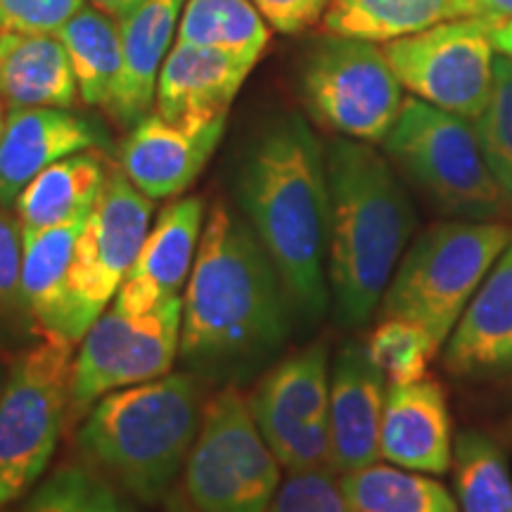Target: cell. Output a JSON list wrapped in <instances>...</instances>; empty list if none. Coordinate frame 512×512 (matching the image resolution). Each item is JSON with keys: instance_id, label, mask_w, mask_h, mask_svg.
Instances as JSON below:
<instances>
[{"instance_id": "1", "label": "cell", "mask_w": 512, "mask_h": 512, "mask_svg": "<svg viewBox=\"0 0 512 512\" xmlns=\"http://www.w3.org/2000/svg\"><path fill=\"white\" fill-rule=\"evenodd\" d=\"M290 309L254 230L214 202L183 297L181 361L207 382L247 380L283 349Z\"/></svg>"}, {"instance_id": "2", "label": "cell", "mask_w": 512, "mask_h": 512, "mask_svg": "<svg viewBox=\"0 0 512 512\" xmlns=\"http://www.w3.org/2000/svg\"><path fill=\"white\" fill-rule=\"evenodd\" d=\"M235 197L292 306L316 323L330 304V195L325 152L302 114H278L249 140L235 174Z\"/></svg>"}, {"instance_id": "3", "label": "cell", "mask_w": 512, "mask_h": 512, "mask_svg": "<svg viewBox=\"0 0 512 512\" xmlns=\"http://www.w3.org/2000/svg\"><path fill=\"white\" fill-rule=\"evenodd\" d=\"M328 171V283L344 328H361L380 306L415 230V211L387 157L370 143L332 140Z\"/></svg>"}, {"instance_id": "4", "label": "cell", "mask_w": 512, "mask_h": 512, "mask_svg": "<svg viewBox=\"0 0 512 512\" xmlns=\"http://www.w3.org/2000/svg\"><path fill=\"white\" fill-rule=\"evenodd\" d=\"M204 389L207 380L185 370L107 394L76 437L81 463L124 496L164 501L200 432Z\"/></svg>"}, {"instance_id": "5", "label": "cell", "mask_w": 512, "mask_h": 512, "mask_svg": "<svg viewBox=\"0 0 512 512\" xmlns=\"http://www.w3.org/2000/svg\"><path fill=\"white\" fill-rule=\"evenodd\" d=\"M510 242L505 221L434 223L403 254L382 297V318L411 320L441 349Z\"/></svg>"}, {"instance_id": "6", "label": "cell", "mask_w": 512, "mask_h": 512, "mask_svg": "<svg viewBox=\"0 0 512 512\" xmlns=\"http://www.w3.org/2000/svg\"><path fill=\"white\" fill-rule=\"evenodd\" d=\"M382 145L389 162L441 214L460 221L512 216V204L486 164L470 119L408 98Z\"/></svg>"}, {"instance_id": "7", "label": "cell", "mask_w": 512, "mask_h": 512, "mask_svg": "<svg viewBox=\"0 0 512 512\" xmlns=\"http://www.w3.org/2000/svg\"><path fill=\"white\" fill-rule=\"evenodd\" d=\"M74 344L43 339L12 361L0 394V505L22 498L41 479L69 420Z\"/></svg>"}, {"instance_id": "8", "label": "cell", "mask_w": 512, "mask_h": 512, "mask_svg": "<svg viewBox=\"0 0 512 512\" xmlns=\"http://www.w3.org/2000/svg\"><path fill=\"white\" fill-rule=\"evenodd\" d=\"M185 501L202 512H268L280 463L256 427L249 399L226 384L204 403L185 460Z\"/></svg>"}, {"instance_id": "9", "label": "cell", "mask_w": 512, "mask_h": 512, "mask_svg": "<svg viewBox=\"0 0 512 512\" xmlns=\"http://www.w3.org/2000/svg\"><path fill=\"white\" fill-rule=\"evenodd\" d=\"M403 86L382 48L361 38H320L302 67V98L320 126L339 136L382 143L403 105Z\"/></svg>"}, {"instance_id": "10", "label": "cell", "mask_w": 512, "mask_h": 512, "mask_svg": "<svg viewBox=\"0 0 512 512\" xmlns=\"http://www.w3.org/2000/svg\"><path fill=\"white\" fill-rule=\"evenodd\" d=\"M183 297H169L145 311L114 304L91 325L74 358L69 418L79 420L100 396L169 375L181 351Z\"/></svg>"}, {"instance_id": "11", "label": "cell", "mask_w": 512, "mask_h": 512, "mask_svg": "<svg viewBox=\"0 0 512 512\" xmlns=\"http://www.w3.org/2000/svg\"><path fill=\"white\" fill-rule=\"evenodd\" d=\"M491 27L477 17L451 19L382 46L389 67L415 98L465 119H479L494 88Z\"/></svg>"}, {"instance_id": "12", "label": "cell", "mask_w": 512, "mask_h": 512, "mask_svg": "<svg viewBox=\"0 0 512 512\" xmlns=\"http://www.w3.org/2000/svg\"><path fill=\"white\" fill-rule=\"evenodd\" d=\"M249 408L261 437L285 470L306 472L332 467L330 373L325 344L297 351L268 370L249 394Z\"/></svg>"}, {"instance_id": "13", "label": "cell", "mask_w": 512, "mask_h": 512, "mask_svg": "<svg viewBox=\"0 0 512 512\" xmlns=\"http://www.w3.org/2000/svg\"><path fill=\"white\" fill-rule=\"evenodd\" d=\"M152 200L140 192L121 166L107 169L98 202L83 226L72 261V290L86 316L98 320L107 302L136 264L150 233Z\"/></svg>"}, {"instance_id": "14", "label": "cell", "mask_w": 512, "mask_h": 512, "mask_svg": "<svg viewBox=\"0 0 512 512\" xmlns=\"http://www.w3.org/2000/svg\"><path fill=\"white\" fill-rule=\"evenodd\" d=\"M110 147L100 121L64 107L10 110L0 133V207L15 209L17 197L50 164L88 150Z\"/></svg>"}, {"instance_id": "15", "label": "cell", "mask_w": 512, "mask_h": 512, "mask_svg": "<svg viewBox=\"0 0 512 512\" xmlns=\"http://www.w3.org/2000/svg\"><path fill=\"white\" fill-rule=\"evenodd\" d=\"M387 377L366 344L347 342L330 373L332 467L339 475L380 460V427Z\"/></svg>"}, {"instance_id": "16", "label": "cell", "mask_w": 512, "mask_h": 512, "mask_svg": "<svg viewBox=\"0 0 512 512\" xmlns=\"http://www.w3.org/2000/svg\"><path fill=\"white\" fill-rule=\"evenodd\" d=\"M226 131V119L202 128H183L147 114L121 145V169L150 200L181 195L209 164Z\"/></svg>"}, {"instance_id": "17", "label": "cell", "mask_w": 512, "mask_h": 512, "mask_svg": "<svg viewBox=\"0 0 512 512\" xmlns=\"http://www.w3.org/2000/svg\"><path fill=\"white\" fill-rule=\"evenodd\" d=\"M252 69L254 62L240 55L176 41L159 74L157 114L183 128L226 119L230 102Z\"/></svg>"}, {"instance_id": "18", "label": "cell", "mask_w": 512, "mask_h": 512, "mask_svg": "<svg viewBox=\"0 0 512 512\" xmlns=\"http://www.w3.org/2000/svg\"><path fill=\"white\" fill-rule=\"evenodd\" d=\"M380 458L425 475H446L453 463L451 413L437 380L389 384L380 427Z\"/></svg>"}, {"instance_id": "19", "label": "cell", "mask_w": 512, "mask_h": 512, "mask_svg": "<svg viewBox=\"0 0 512 512\" xmlns=\"http://www.w3.org/2000/svg\"><path fill=\"white\" fill-rule=\"evenodd\" d=\"M444 366L465 380L512 375V242L448 337Z\"/></svg>"}, {"instance_id": "20", "label": "cell", "mask_w": 512, "mask_h": 512, "mask_svg": "<svg viewBox=\"0 0 512 512\" xmlns=\"http://www.w3.org/2000/svg\"><path fill=\"white\" fill-rule=\"evenodd\" d=\"M204 223L200 197H181L159 211L155 228L147 233L136 264L121 283L114 304L126 311H145L178 297L195 266Z\"/></svg>"}, {"instance_id": "21", "label": "cell", "mask_w": 512, "mask_h": 512, "mask_svg": "<svg viewBox=\"0 0 512 512\" xmlns=\"http://www.w3.org/2000/svg\"><path fill=\"white\" fill-rule=\"evenodd\" d=\"M86 221L79 219L22 235V302L43 332L72 344H79L93 325L76 302L69 280L76 242Z\"/></svg>"}, {"instance_id": "22", "label": "cell", "mask_w": 512, "mask_h": 512, "mask_svg": "<svg viewBox=\"0 0 512 512\" xmlns=\"http://www.w3.org/2000/svg\"><path fill=\"white\" fill-rule=\"evenodd\" d=\"M183 0H145L136 12L121 19V76L107 112L121 126H136L150 114L157 98L166 50L178 27Z\"/></svg>"}, {"instance_id": "23", "label": "cell", "mask_w": 512, "mask_h": 512, "mask_svg": "<svg viewBox=\"0 0 512 512\" xmlns=\"http://www.w3.org/2000/svg\"><path fill=\"white\" fill-rule=\"evenodd\" d=\"M0 100L8 110L69 107L79 83L67 48L55 34H0Z\"/></svg>"}, {"instance_id": "24", "label": "cell", "mask_w": 512, "mask_h": 512, "mask_svg": "<svg viewBox=\"0 0 512 512\" xmlns=\"http://www.w3.org/2000/svg\"><path fill=\"white\" fill-rule=\"evenodd\" d=\"M107 169L110 166L105 164V159L93 150L50 164L22 190L15 202L22 235L88 219L105 185Z\"/></svg>"}, {"instance_id": "25", "label": "cell", "mask_w": 512, "mask_h": 512, "mask_svg": "<svg viewBox=\"0 0 512 512\" xmlns=\"http://www.w3.org/2000/svg\"><path fill=\"white\" fill-rule=\"evenodd\" d=\"M465 17H475L470 0H330L323 31L387 43Z\"/></svg>"}, {"instance_id": "26", "label": "cell", "mask_w": 512, "mask_h": 512, "mask_svg": "<svg viewBox=\"0 0 512 512\" xmlns=\"http://www.w3.org/2000/svg\"><path fill=\"white\" fill-rule=\"evenodd\" d=\"M72 60L79 95L91 107H110L117 93L121 64L119 22L105 12L83 8L57 31Z\"/></svg>"}, {"instance_id": "27", "label": "cell", "mask_w": 512, "mask_h": 512, "mask_svg": "<svg viewBox=\"0 0 512 512\" xmlns=\"http://www.w3.org/2000/svg\"><path fill=\"white\" fill-rule=\"evenodd\" d=\"M339 482L351 512H460L444 484L396 465L373 463Z\"/></svg>"}, {"instance_id": "28", "label": "cell", "mask_w": 512, "mask_h": 512, "mask_svg": "<svg viewBox=\"0 0 512 512\" xmlns=\"http://www.w3.org/2000/svg\"><path fill=\"white\" fill-rule=\"evenodd\" d=\"M271 27L252 0H188L178 22V43L214 48L259 62Z\"/></svg>"}, {"instance_id": "29", "label": "cell", "mask_w": 512, "mask_h": 512, "mask_svg": "<svg viewBox=\"0 0 512 512\" xmlns=\"http://www.w3.org/2000/svg\"><path fill=\"white\" fill-rule=\"evenodd\" d=\"M460 512H512V477L503 448L479 430L460 432L453 444Z\"/></svg>"}, {"instance_id": "30", "label": "cell", "mask_w": 512, "mask_h": 512, "mask_svg": "<svg viewBox=\"0 0 512 512\" xmlns=\"http://www.w3.org/2000/svg\"><path fill=\"white\" fill-rule=\"evenodd\" d=\"M24 512H131L117 486L88 465H62L31 494Z\"/></svg>"}, {"instance_id": "31", "label": "cell", "mask_w": 512, "mask_h": 512, "mask_svg": "<svg viewBox=\"0 0 512 512\" xmlns=\"http://www.w3.org/2000/svg\"><path fill=\"white\" fill-rule=\"evenodd\" d=\"M366 347L389 384L425 380L427 366L439 354L430 332L403 318H382V323L370 332Z\"/></svg>"}, {"instance_id": "32", "label": "cell", "mask_w": 512, "mask_h": 512, "mask_svg": "<svg viewBox=\"0 0 512 512\" xmlns=\"http://www.w3.org/2000/svg\"><path fill=\"white\" fill-rule=\"evenodd\" d=\"M475 131L491 174L512 204V60L505 55L494 60V88Z\"/></svg>"}, {"instance_id": "33", "label": "cell", "mask_w": 512, "mask_h": 512, "mask_svg": "<svg viewBox=\"0 0 512 512\" xmlns=\"http://www.w3.org/2000/svg\"><path fill=\"white\" fill-rule=\"evenodd\" d=\"M268 512H351L332 467L290 472L275 491Z\"/></svg>"}, {"instance_id": "34", "label": "cell", "mask_w": 512, "mask_h": 512, "mask_svg": "<svg viewBox=\"0 0 512 512\" xmlns=\"http://www.w3.org/2000/svg\"><path fill=\"white\" fill-rule=\"evenodd\" d=\"M86 8V0H0V34H55Z\"/></svg>"}, {"instance_id": "35", "label": "cell", "mask_w": 512, "mask_h": 512, "mask_svg": "<svg viewBox=\"0 0 512 512\" xmlns=\"http://www.w3.org/2000/svg\"><path fill=\"white\" fill-rule=\"evenodd\" d=\"M19 302H22V228L19 221L0 207V306H15Z\"/></svg>"}, {"instance_id": "36", "label": "cell", "mask_w": 512, "mask_h": 512, "mask_svg": "<svg viewBox=\"0 0 512 512\" xmlns=\"http://www.w3.org/2000/svg\"><path fill=\"white\" fill-rule=\"evenodd\" d=\"M268 27L280 34H302L323 19L330 0H252Z\"/></svg>"}, {"instance_id": "37", "label": "cell", "mask_w": 512, "mask_h": 512, "mask_svg": "<svg viewBox=\"0 0 512 512\" xmlns=\"http://www.w3.org/2000/svg\"><path fill=\"white\" fill-rule=\"evenodd\" d=\"M470 3L475 17L489 27L512 19V0H470Z\"/></svg>"}, {"instance_id": "38", "label": "cell", "mask_w": 512, "mask_h": 512, "mask_svg": "<svg viewBox=\"0 0 512 512\" xmlns=\"http://www.w3.org/2000/svg\"><path fill=\"white\" fill-rule=\"evenodd\" d=\"M143 3L145 0H91V5L95 10L105 12V15L114 17L117 22L126 19L131 12H136Z\"/></svg>"}, {"instance_id": "39", "label": "cell", "mask_w": 512, "mask_h": 512, "mask_svg": "<svg viewBox=\"0 0 512 512\" xmlns=\"http://www.w3.org/2000/svg\"><path fill=\"white\" fill-rule=\"evenodd\" d=\"M491 43H494V48L498 50V53L508 57V60H512V19L491 27Z\"/></svg>"}, {"instance_id": "40", "label": "cell", "mask_w": 512, "mask_h": 512, "mask_svg": "<svg viewBox=\"0 0 512 512\" xmlns=\"http://www.w3.org/2000/svg\"><path fill=\"white\" fill-rule=\"evenodd\" d=\"M12 361H15V358H8L5 354H0V394H3L5 382H8V375H10Z\"/></svg>"}, {"instance_id": "41", "label": "cell", "mask_w": 512, "mask_h": 512, "mask_svg": "<svg viewBox=\"0 0 512 512\" xmlns=\"http://www.w3.org/2000/svg\"><path fill=\"white\" fill-rule=\"evenodd\" d=\"M169 512H202V510H197L195 505H190L188 501H185V503H171Z\"/></svg>"}, {"instance_id": "42", "label": "cell", "mask_w": 512, "mask_h": 512, "mask_svg": "<svg viewBox=\"0 0 512 512\" xmlns=\"http://www.w3.org/2000/svg\"><path fill=\"white\" fill-rule=\"evenodd\" d=\"M5 119H8V114H5V105H3V100H0V133H3V128H5Z\"/></svg>"}]
</instances>
